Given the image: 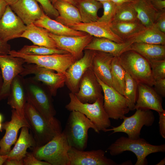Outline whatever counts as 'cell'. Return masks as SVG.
<instances>
[{"mask_svg":"<svg viewBox=\"0 0 165 165\" xmlns=\"http://www.w3.org/2000/svg\"><path fill=\"white\" fill-rule=\"evenodd\" d=\"M27 102L47 121L54 125L61 127L60 122L55 116L56 112L53 107L50 94L46 91L44 84L33 77L24 79Z\"/></svg>","mask_w":165,"mask_h":165,"instance_id":"obj_1","label":"cell"},{"mask_svg":"<svg viewBox=\"0 0 165 165\" xmlns=\"http://www.w3.org/2000/svg\"><path fill=\"white\" fill-rule=\"evenodd\" d=\"M90 128L96 133H100L96 126L85 115L72 111H71L63 132L70 147L84 150L87 147L88 131Z\"/></svg>","mask_w":165,"mask_h":165,"instance_id":"obj_2","label":"cell"},{"mask_svg":"<svg viewBox=\"0 0 165 165\" xmlns=\"http://www.w3.org/2000/svg\"><path fill=\"white\" fill-rule=\"evenodd\" d=\"M107 150L112 156L119 155L126 151L131 152L137 158L135 165H146L148 164L147 156L152 153L164 152L165 144L154 145L140 138L133 139L122 136L112 144Z\"/></svg>","mask_w":165,"mask_h":165,"instance_id":"obj_3","label":"cell"},{"mask_svg":"<svg viewBox=\"0 0 165 165\" xmlns=\"http://www.w3.org/2000/svg\"><path fill=\"white\" fill-rule=\"evenodd\" d=\"M70 147L62 131L44 145L32 148V153L38 160L51 165H70L68 151Z\"/></svg>","mask_w":165,"mask_h":165,"instance_id":"obj_4","label":"cell"},{"mask_svg":"<svg viewBox=\"0 0 165 165\" xmlns=\"http://www.w3.org/2000/svg\"><path fill=\"white\" fill-rule=\"evenodd\" d=\"M24 112L25 117L33 134L37 147L44 145L62 132V127L50 123L27 102Z\"/></svg>","mask_w":165,"mask_h":165,"instance_id":"obj_5","label":"cell"},{"mask_svg":"<svg viewBox=\"0 0 165 165\" xmlns=\"http://www.w3.org/2000/svg\"><path fill=\"white\" fill-rule=\"evenodd\" d=\"M70 101L65 108L68 111H75L85 115L97 127L99 130L105 132L111 126L110 118L103 107V98H99L93 103H83L80 101L75 94H69Z\"/></svg>","mask_w":165,"mask_h":165,"instance_id":"obj_6","label":"cell"},{"mask_svg":"<svg viewBox=\"0 0 165 165\" xmlns=\"http://www.w3.org/2000/svg\"><path fill=\"white\" fill-rule=\"evenodd\" d=\"M120 63L124 69L138 83L152 86L155 80L148 61L137 52L127 50L119 56Z\"/></svg>","mask_w":165,"mask_h":165,"instance_id":"obj_7","label":"cell"},{"mask_svg":"<svg viewBox=\"0 0 165 165\" xmlns=\"http://www.w3.org/2000/svg\"><path fill=\"white\" fill-rule=\"evenodd\" d=\"M9 54L12 56L21 58L26 63L34 64L57 72L64 73L77 60L69 53L36 56L24 54L13 50L10 51Z\"/></svg>","mask_w":165,"mask_h":165,"instance_id":"obj_8","label":"cell"},{"mask_svg":"<svg viewBox=\"0 0 165 165\" xmlns=\"http://www.w3.org/2000/svg\"><path fill=\"white\" fill-rule=\"evenodd\" d=\"M134 114L130 117L125 116L122 123L119 126L106 129L105 132L110 131L112 134L123 132L131 139L140 138L141 130L144 126H151L154 122L155 117L153 112L148 109H138Z\"/></svg>","mask_w":165,"mask_h":165,"instance_id":"obj_9","label":"cell"},{"mask_svg":"<svg viewBox=\"0 0 165 165\" xmlns=\"http://www.w3.org/2000/svg\"><path fill=\"white\" fill-rule=\"evenodd\" d=\"M24 69L20 74L23 77L33 74V77L45 85L52 96H55L57 90L65 84V73L55 72L52 70L40 66L36 64L25 63Z\"/></svg>","mask_w":165,"mask_h":165,"instance_id":"obj_10","label":"cell"},{"mask_svg":"<svg viewBox=\"0 0 165 165\" xmlns=\"http://www.w3.org/2000/svg\"><path fill=\"white\" fill-rule=\"evenodd\" d=\"M97 78L104 94V108L109 118L115 120L123 119L130 111L125 97L114 88Z\"/></svg>","mask_w":165,"mask_h":165,"instance_id":"obj_11","label":"cell"},{"mask_svg":"<svg viewBox=\"0 0 165 165\" xmlns=\"http://www.w3.org/2000/svg\"><path fill=\"white\" fill-rule=\"evenodd\" d=\"M25 63L21 58L9 54L0 55V69L2 79L0 101L8 97L13 79L23 72Z\"/></svg>","mask_w":165,"mask_h":165,"instance_id":"obj_12","label":"cell"},{"mask_svg":"<svg viewBox=\"0 0 165 165\" xmlns=\"http://www.w3.org/2000/svg\"><path fill=\"white\" fill-rule=\"evenodd\" d=\"M82 57L77 60L67 70L65 84L71 92L75 94L78 91L80 81L85 72L91 67L95 51L84 50Z\"/></svg>","mask_w":165,"mask_h":165,"instance_id":"obj_13","label":"cell"},{"mask_svg":"<svg viewBox=\"0 0 165 165\" xmlns=\"http://www.w3.org/2000/svg\"><path fill=\"white\" fill-rule=\"evenodd\" d=\"M102 90L91 67L82 77L78 91L75 94L77 99L83 103H93L99 98H103Z\"/></svg>","mask_w":165,"mask_h":165,"instance_id":"obj_14","label":"cell"},{"mask_svg":"<svg viewBox=\"0 0 165 165\" xmlns=\"http://www.w3.org/2000/svg\"><path fill=\"white\" fill-rule=\"evenodd\" d=\"M24 127L30 129V126L25 119L20 117L14 109L11 110V120L2 123L5 130L4 135L0 140V154L6 155L11 150V147L17 140L19 130Z\"/></svg>","mask_w":165,"mask_h":165,"instance_id":"obj_15","label":"cell"},{"mask_svg":"<svg viewBox=\"0 0 165 165\" xmlns=\"http://www.w3.org/2000/svg\"><path fill=\"white\" fill-rule=\"evenodd\" d=\"M70 165H119L105 156L102 149L84 151L70 147L68 151Z\"/></svg>","mask_w":165,"mask_h":165,"instance_id":"obj_16","label":"cell"},{"mask_svg":"<svg viewBox=\"0 0 165 165\" xmlns=\"http://www.w3.org/2000/svg\"><path fill=\"white\" fill-rule=\"evenodd\" d=\"M49 35L54 41L58 49L67 51L77 60L82 57L85 48L94 38L88 34L68 36L57 35L49 32Z\"/></svg>","mask_w":165,"mask_h":165,"instance_id":"obj_17","label":"cell"},{"mask_svg":"<svg viewBox=\"0 0 165 165\" xmlns=\"http://www.w3.org/2000/svg\"><path fill=\"white\" fill-rule=\"evenodd\" d=\"M27 26L8 5L0 20V37L8 42L20 38Z\"/></svg>","mask_w":165,"mask_h":165,"instance_id":"obj_18","label":"cell"},{"mask_svg":"<svg viewBox=\"0 0 165 165\" xmlns=\"http://www.w3.org/2000/svg\"><path fill=\"white\" fill-rule=\"evenodd\" d=\"M138 95L135 109L153 110L158 112L164 110L162 97L147 85L138 83Z\"/></svg>","mask_w":165,"mask_h":165,"instance_id":"obj_19","label":"cell"},{"mask_svg":"<svg viewBox=\"0 0 165 165\" xmlns=\"http://www.w3.org/2000/svg\"><path fill=\"white\" fill-rule=\"evenodd\" d=\"M114 56L110 53L95 51L91 65L96 77L105 84L113 88L111 70Z\"/></svg>","mask_w":165,"mask_h":165,"instance_id":"obj_20","label":"cell"},{"mask_svg":"<svg viewBox=\"0 0 165 165\" xmlns=\"http://www.w3.org/2000/svg\"><path fill=\"white\" fill-rule=\"evenodd\" d=\"M23 77L20 75L13 79L7 97V104L21 117L25 118L24 109L27 102Z\"/></svg>","mask_w":165,"mask_h":165,"instance_id":"obj_21","label":"cell"},{"mask_svg":"<svg viewBox=\"0 0 165 165\" xmlns=\"http://www.w3.org/2000/svg\"><path fill=\"white\" fill-rule=\"evenodd\" d=\"M9 6L26 26L39 19L44 12L35 0H18Z\"/></svg>","mask_w":165,"mask_h":165,"instance_id":"obj_22","label":"cell"},{"mask_svg":"<svg viewBox=\"0 0 165 165\" xmlns=\"http://www.w3.org/2000/svg\"><path fill=\"white\" fill-rule=\"evenodd\" d=\"M70 27L95 37L107 38L118 43L124 42L113 32L110 24L98 21L88 23L82 22Z\"/></svg>","mask_w":165,"mask_h":165,"instance_id":"obj_23","label":"cell"},{"mask_svg":"<svg viewBox=\"0 0 165 165\" xmlns=\"http://www.w3.org/2000/svg\"><path fill=\"white\" fill-rule=\"evenodd\" d=\"M131 43L126 42L118 43L103 38H93L85 50L98 51L110 53L114 56H119L124 52L130 50Z\"/></svg>","mask_w":165,"mask_h":165,"instance_id":"obj_24","label":"cell"},{"mask_svg":"<svg viewBox=\"0 0 165 165\" xmlns=\"http://www.w3.org/2000/svg\"><path fill=\"white\" fill-rule=\"evenodd\" d=\"M29 129L26 127L21 128L19 136L14 146L9 153L5 155L7 159L23 160L28 148H32L36 146L33 136L29 132Z\"/></svg>","mask_w":165,"mask_h":165,"instance_id":"obj_25","label":"cell"},{"mask_svg":"<svg viewBox=\"0 0 165 165\" xmlns=\"http://www.w3.org/2000/svg\"><path fill=\"white\" fill-rule=\"evenodd\" d=\"M53 34L62 36H76L86 34L74 30L60 22L51 19L43 12L40 18L33 23Z\"/></svg>","mask_w":165,"mask_h":165,"instance_id":"obj_26","label":"cell"},{"mask_svg":"<svg viewBox=\"0 0 165 165\" xmlns=\"http://www.w3.org/2000/svg\"><path fill=\"white\" fill-rule=\"evenodd\" d=\"M52 4L59 14L56 20L69 27L82 22L79 12L73 5L61 1L53 2Z\"/></svg>","mask_w":165,"mask_h":165,"instance_id":"obj_27","label":"cell"},{"mask_svg":"<svg viewBox=\"0 0 165 165\" xmlns=\"http://www.w3.org/2000/svg\"><path fill=\"white\" fill-rule=\"evenodd\" d=\"M20 38H27L34 45L58 49L54 41L50 36L49 32L34 23L27 26Z\"/></svg>","mask_w":165,"mask_h":165,"instance_id":"obj_28","label":"cell"},{"mask_svg":"<svg viewBox=\"0 0 165 165\" xmlns=\"http://www.w3.org/2000/svg\"><path fill=\"white\" fill-rule=\"evenodd\" d=\"M130 3L138 20L146 28L154 24L159 11L153 7L149 0H133Z\"/></svg>","mask_w":165,"mask_h":165,"instance_id":"obj_29","label":"cell"},{"mask_svg":"<svg viewBox=\"0 0 165 165\" xmlns=\"http://www.w3.org/2000/svg\"><path fill=\"white\" fill-rule=\"evenodd\" d=\"M110 25L113 32L124 42H127L146 28L139 20L112 22Z\"/></svg>","mask_w":165,"mask_h":165,"instance_id":"obj_30","label":"cell"},{"mask_svg":"<svg viewBox=\"0 0 165 165\" xmlns=\"http://www.w3.org/2000/svg\"><path fill=\"white\" fill-rule=\"evenodd\" d=\"M130 50L137 52L149 62L165 59V45L134 42Z\"/></svg>","mask_w":165,"mask_h":165,"instance_id":"obj_31","label":"cell"},{"mask_svg":"<svg viewBox=\"0 0 165 165\" xmlns=\"http://www.w3.org/2000/svg\"><path fill=\"white\" fill-rule=\"evenodd\" d=\"M75 6L79 12L82 22L84 23L97 21L98 11L102 7L101 3L95 0H77Z\"/></svg>","mask_w":165,"mask_h":165,"instance_id":"obj_32","label":"cell"},{"mask_svg":"<svg viewBox=\"0 0 165 165\" xmlns=\"http://www.w3.org/2000/svg\"><path fill=\"white\" fill-rule=\"evenodd\" d=\"M127 42L131 43L141 42L165 45V33L162 32L154 24L146 28L144 30Z\"/></svg>","mask_w":165,"mask_h":165,"instance_id":"obj_33","label":"cell"},{"mask_svg":"<svg viewBox=\"0 0 165 165\" xmlns=\"http://www.w3.org/2000/svg\"><path fill=\"white\" fill-rule=\"evenodd\" d=\"M111 73L113 88L124 96L126 71L120 63L119 56L113 57L112 62Z\"/></svg>","mask_w":165,"mask_h":165,"instance_id":"obj_34","label":"cell"},{"mask_svg":"<svg viewBox=\"0 0 165 165\" xmlns=\"http://www.w3.org/2000/svg\"><path fill=\"white\" fill-rule=\"evenodd\" d=\"M139 20L137 13L130 2L117 5L112 22H131Z\"/></svg>","mask_w":165,"mask_h":165,"instance_id":"obj_35","label":"cell"},{"mask_svg":"<svg viewBox=\"0 0 165 165\" xmlns=\"http://www.w3.org/2000/svg\"><path fill=\"white\" fill-rule=\"evenodd\" d=\"M125 87L124 96L126 99L130 111L135 110L137 98V82L127 72L125 73Z\"/></svg>","mask_w":165,"mask_h":165,"instance_id":"obj_36","label":"cell"},{"mask_svg":"<svg viewBox=\"0 0 165 165\" xmlns=\"http://www.w3.org/2000/svg\"><path fill=\"white\" fill-rule=\"evenodd\" d=\"M17 51L24 54L36 56L68 53L65 51L58 49L51 48L34 44L25 45Z\"/></svg>","mask_w":165,"mask_h":165,"instance_id":"obj_37","label":"cell"},{"mask_svg":"<svg viewBox=\"0 0 165 165\" xmlns=\"http://www.w3.org/2000/svg\"><path fill=\"white\" fill-rule=\"evenodd\" d=\"M101 3L104 9L103 14L97 21L110 24L114 17L117 5L110 0Z\"/></svg>","mask_w":165,"mask_h":165,"instance_id":"obj_38","label":"cell"},{"mask_svg":"<svg viewBox=\"0 0 165 165\" xmlns=\"http://www.w3.org/2000/svg\"><path fill=\"white\" fill-rule=\"evenodd\" d=\"M154 80L165 78V59L149 62Z\"/></svg>","mask_w":165,"mask_h":165,"instance_id":"obj_39","label":"cell"},{"mask_svg":"<svg viewBox=\"0 0 165 165\" xmlns=\"http://www.w3.org/2000/svg\"><path fill=\"white\" fill-rule=\"evenodd\" d=\"M41 5L43 11L48 16L56 18L59 15L56 9L50 0H35Z\"/></svg>","mask_w":165,"mask_h":165,"instance_id":"obj_40","label":"cell"},{"mask_svg":"<svg viewBox=\"0 0 165 165\" xmlns=\"http://www.w3.org/2000/svg\"><path fill=\"white\" fill-rule=\"evenodd\" d=\"M23 165H51L48 163L37 159L32 152H27L23 159Z\"/></svg>","mask_w":165,"mask_h":165,"instance_id":"obj_41","label":"cell"},{"mask_svg":"<svg viewBox=\"0 0 165 165\" xmlns=\"http://www.w3.org/2000/svg\"><path fill=\"white\" fill-rule=\"evenodd\" d=\"M154 25L162 32L165 33V10L159 11Z\"/></svg>","mask_w":165,"mask_h":165,"instance_id":"obj_42","label":"cell"},{"mask_svg":"<svg viewBox=\"0 0 165 165\" xmlns=\"http://www.w3.org/2000/svg\"><path fill=\"white\" fill-rule=\"evenodd\" d=\"M155 91L161 97H165V78L155 81L154 84Z\"/></svg>","mask_w":165,"mask_h":165,"instance_id":"obj_43","label":"cell"},{"mask_svg":"<svg viewBox=\"0 0 165 165\" xmlns=\"http://www.w3.org/2000/svg\"><path fill=\"white\" fill-rule=\"evenodd\" d=\"M159 116V127L160 134L162 137L165 138V110L158 112Z\"/></svg>","mask_w":165,"mask_h":165,"instance_id":"obj_44","label":"cell"},{"mask_svg":"<svg viewBox=\"0 0 165 165\" xmlns=\"http://www.w3.org/2000/svg\"><path fill=\"white\" fill-rule=\"evenodd\" d=\"M11 50V46L0 37V55L9 54Z\"/></svg>","mask_w":165,"mask_h":165,"instance_id":"obj_45","label":"cell"},{"mask_svg":"<svg viewBox=\"0 0 165 165\" xmlns=\"http://www.w3.org/2000/svg\"><path fill=\"white\" fill-rule=\"evenodd\" d=\"M153 7L158 11L165 10V0H149Z\"/></svg>","mask_w":165,"mask_h":165,"instance_id":"obj_46","label":"cell"},{"mask_svg":"<svg viewBox=\"0 0 165 165\" xmlns=\"http://www.w3.org/2000/svg\"><path fill=\"white\" fill-rule=\"evenodd\" d=\"M3 165H23V160L7 159Z\"/></svg>","mask_w":165,"mask_h":165,"instance_id":"obj_47","label":"cell"},{"mask_svg":"<svg viewBox=\"0 0 165 165\" xmlns=\"http://www.w3.org/2000/svg\"><path fill=\"white\" fill-rule=\"evenodd\" d=\"M8 5L4 0H0V20Z\"/></svg>","mask_w":165,"mask_h":165,"instance_id":"obj_48","label":"cell"},{"mask_svg":"<svg viewBox=\"0 0 165 165\" xmlns=\"http://www.w3.org/2000/svg\"><path fill=\"white\" fill-rule=\"evenodd\" d=\"M117 5H120L127 2H131L133 0H110Z\"/></svg>","mask_w":165,"mask_h":165,"instance_id":"obj_49","label":"cell"},{"mask_svg":"<svg viewBox=\"0 0 165 165\" xmlns=\"http://www.w3.org/2000/svg\"><path fill=\"white\" fill-rule=\"evenodd\" d=\"M7 159V157L5 155H2L0 154V165H3Z\"/></svg>","mask_w":165,"mask_h":165,"instance_id":"obj_50","label":"cell"},{"mask_svg":"<svg viewBox=\"0 0 165 165\" xmlns=\"http://www.w3.org/2000/svg\"><path fill=\"white\" fill-rule=\"evenodd\" d=\"M77 0H52L53 2H54L57 1H61L66 2L69 3H70L75 6L76 1Z\"/></svg>","mask_w":165,"mask_h":165,"instance_id":"obj_51","label":"cell"},{"mask_svg":"<svg viewBox=\"0 0 165 165\" xmlns=\"http://www.w3.org/2000/svg\"><path fill=\"white\" fill-rule=\"evenodd\" d=\"M9 5H11L16 2L18 0H4Z\"/></svg>","mask_w":165,"mask_h":165,"instance_id":"obj_52","label":"cell"},{"mask_svg":"<svg viewBox=\"0 0 165 165\" xmlns=\"http://www.w3.org/2000/svg\"><path fill=\"white\" fill-rule=\"evenodd\" d=\"M165 164V158H164L159 163L156 164V165H164Z\"/></svg>","mask_w":165,"mask_h":165,"instance_id":"obj_53","label":"cell"},{"mask_svg":"<svg viewBox=\"0 0 165 165\" xmlns=\"http://www.w3.org/2000/svg\"><path fill=\"white\" fill-rule=\"evenodd\" d=\"M2 84V76L1 70L0 69V91L1 89Z\"/></svg>","mask_w":165,"mask_h":165,"instance_id":"obj_54","label":"cell"},{"mask_svg":"<svg viewBox=\"0 0 165 165\" xmlns=\"http://www.w3.org/2000/svg\"><path fill=\"white\" fill-rule=\"evenodd\" d=\"M3 119V117L2 114L0 113V122L2 123Z\"/></svg>","mask_w":165,"mask_h":165,"instance_id":"obj_55","label":"cell"},{"mask_svg":"<svg viewBox=\"0 0 165 165\" xmlns=\"http://www.w3.org/2000/svg\"><path fill=\"white\" fill-rule=\"evenodd\" d=\"M2 130H3L2 123L0 122V132L2 131Z\"/></svg>","mask_w":165,"mask_h":165,"instance_id":"obj_56","label":"cell"},{"mask_svg":"<svg viewBox=\"0 0 165 165\" xmlns=\"http://www.w3.org/2000/svg\"><path fill=\"white\" fill-rule=\"evenodd\" d=\"M99 2H102L105 1H107L110 0H95Z\"/></svg>","mask_w":165,"mask_h":165,"instance_id":"obj_57","label":"cell"}]
</instances>
